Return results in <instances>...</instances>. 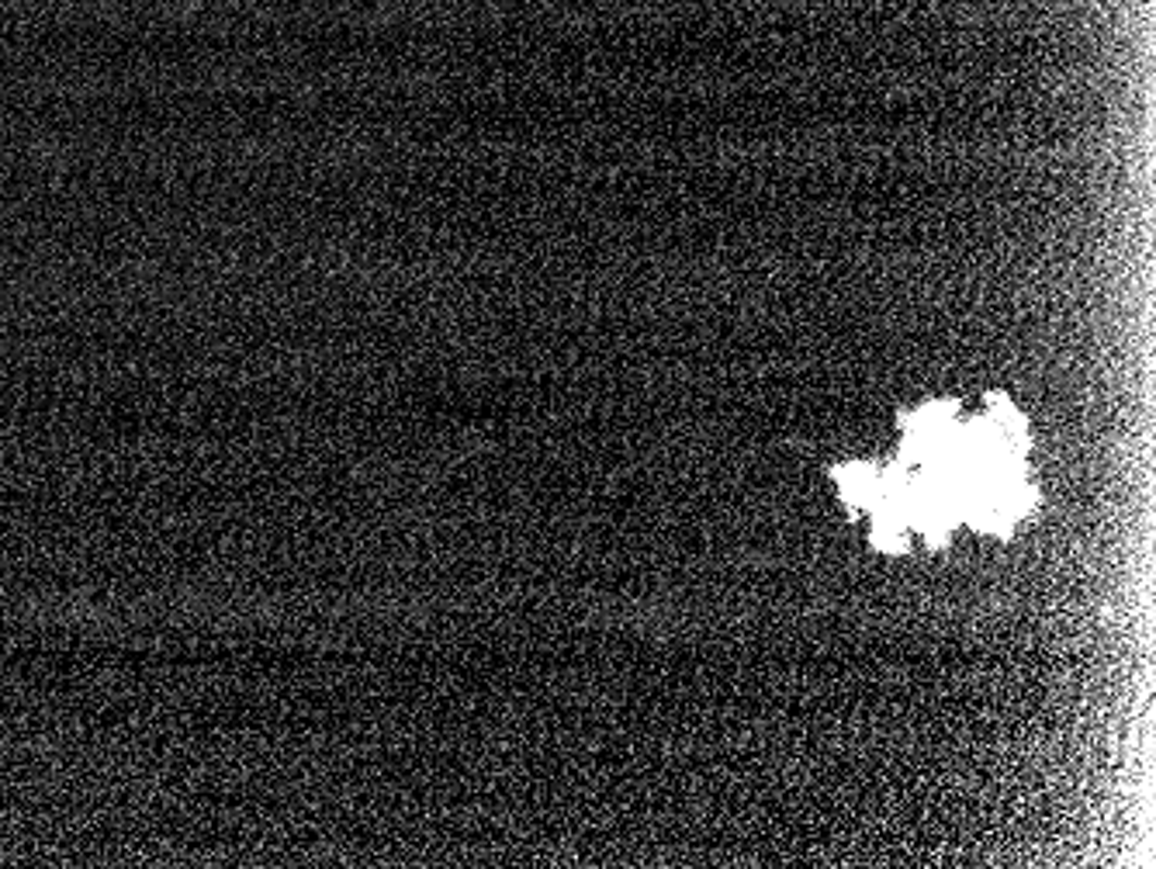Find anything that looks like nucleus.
Segmentation results:
<instances>
[{"instance_id":"1","label":"nucleus","mask_w":1156,"mask_h":869,"mask_svg":"<svg viewBox=\"0 0 1156 869\" xmlns=\"http://www.w3.org/2000/svg\"><path fill=\"white\" fill-rule=\"evenodd\" d=\"M838 485L848 506H862V502H877L883 493V475L869 464H852L838 471Z\"/></svg>"}]
</instances>
